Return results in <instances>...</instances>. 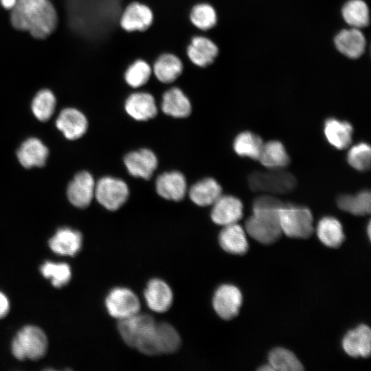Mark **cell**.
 <instances>
[{
  "mask_svg": "<svg viewBox=\"0 0 371 371\" xmlns=\"http://www.w3.org/2000/svg\"><path fill=\"white\" fill-rule=\"evenodd\" d=\"M10 23L18 30L43 39L56 28L58 14L50 0H17L10 10Z\"/></svg>",
  "mask_w": 371,
  "mask_h": 371,
  "instance_id": "obj_1",
  "label": "cell"
},
{
  "mask_svg": "<svg viewBox=\"0 0 371 371\" xmlns=\"http://www.w3.org/2000/svg\"><path fill=\"white\" fill-rule=\"evenodd\" d=\"M157 322L150 315L139 313L119 321L118 330L123 341L136 348L151 332Z\"/></svg>",
  "mask_w": 371,
  "mask_h": 371,
  "instance_id": "obj_10",
  "label": "cell"
},
{
  "mask_svg": "<svg viewBox=\"0 0 371 371\" xmlns=\"http://www.w3.org/2000/svg\"><path fill=\"white\" fill-rule=\"evenodd\" d=\"M316 232L319 240L330 248L339 247L345 238L341 223L333 216H325L320 219Z\"/></svg>",
  "mask_w": 371,
  "mask_h": 371,
  "instance_id": "obj_30",
  "label": "cell"
},
{
  "mask_svg": "<svg viewBox=\"0 0 371 371\" xmlns=\"http://www.w3.org/2000/svg\"><path fill=\"white\" fill-rule=\"evenodd\" d=\"M324 132L328 142L337 149L347 148L352 141V127L350 123L335 118L327 119Z\"/></svg>",
  "mask_w": 371,
  "mask_h": 371,
  "instance_id": "obj_27",
  "label": "cell"
},
{
  "mask_svg": "<svg viewBox=\"0 0 371 371\" xmlns=\"http://www.w3.org/2000/svg\"><path fill=\"white\" fill-rule=\"evenodd\" d=\"M263 142L257 135L245 131L238 134L234 142V149L240 156L258 159Z\"/></svg>",
  "mask_w": 371,
  "mask_h": 371,
  "instance_id": "obj_35",
  "label": "cell"
},
{
  "mask_svg": "<svg viewBox=\"0 0 371 371\" xmlns=\"http://www.w3.org/2000/svg\"><path fill=\"white\" fill-rule=\"evenodd\" d=\"M181 338L171 324L156 322L153 329L136 347L143 354L157 355L175 352L179 348Z\"/></svg>",
  "mask_w": 371,
  "mask_h": 371,
  "instance_id": "obj_5",
  "label": "cell"
},
{
  "mask_svg": "<svg viewBox=\"0 0 371 371\" xmlns=\"http://www.w3.org/2000/svg\"><path fill=\"white\" fill-rule=\"evenodd\" d=\"M95 182L87 172H78L68 185L67 197L72 205L80 208L87 207L95 195Z\"/></svg>",
  "mask_w": 371,
  "mask_h": 371,
  "instance_id": "obj_14",
  "label": "cell"
},
{
  "mask_svg": "<svg viewBox=\"0 0 371 371\" xmlns=\"http://www.w3.org/2000/svg\"><path fill=\"white\" fill-rule=\"evenodd\" d=\"M48 149L36 138H29L21 145L16 155L21 164L26 168L43 166L47 159Z\"/></svg>",
  "mask_w": 371,
  "mask_h": 371,
  "instance_id": "obj_24",
  "label": "cell"
},
{
  "mask_svg": "<svg viewBox=\"0 0 371 371\" xmlns=\"http://www.w3.org/2000/svg\"><path fill=\"white\" fill-rule=\"evenodd\" d=\"M368 235L369 236V238H370V234H371V232H370V223L368 224Z\"/></svg>",
  "mask_w": 371,
  "mask_h": 371,
  "instance_id": "obj_43",
  "label": "cell"
},
{
  "mask_svg": "<svg viewBox=\"0 0 371 371\" xmlns=\"http://www.w3.org/2000/svg\"><path fill=\"white\" fill-rule=\"evenodd\" d=\"M258 159L263 166L273 170L282 169L289 163L284 146L275 140L263 144Z\"/></svg>",
  "mask_w": 371,
  "mask_h": 371,
  "instance_id": "obj_32",
  "label": "cell"
},
{
  "mask_svg": "<svg viewBox=\"0 0 371 371\" xmlns=\"http://www.w3.org/2000/svg\"><path fill=\"white\" fill-rule=\"evenodd\" d=\"M255 172L248 179L251 190L272 194H284L293 190L296 181L291 173L281 169Z\"/></svg>",
  "mask_w": 371,
  "mask_h": 371,
  "instance_id": "obj_6",
  "label": "cell"
},
{
  "mask_svg": "<svg viewBox=\"0 0 371 371\" xmlns=\"http://www.w3.org/2000/svg\"><path fill=\"white\" fill-rule=\"evenodd\" d=\"M370 146L365 142H361L350 148L347 159L348 164L355 169L365 171L370 166Z\"/></svg>",
  "mask_w": 371,
  "mask_h": 371,
  "instance_id": "obj_39",
  "label": "cell"
},
{
  "mask_svg": "<svg viewBox=\"0 0 371 371\" xmlns=\"http://www.w3.org/2000/svg\"><path fill=\"white\" fill-rule=\"evenodd\" d=\"M56 105L54 93L48 88L37 91L32 98L31 108L37 119L45 122L53 115Z\"/></svg>",
  "mask_w": 371,
  "mask_h": 371,
  "instance_id": "obj_34",
  "label": "cell"
},
{
  "mask_svg": "<svg viewBox=\"0 0 371 371\" xmlns=\"http://www.w3.org/2000/svg\"><path fill=\"white\" fill-rule=\"evenodd\" d=\"M124 164L133 177L148 179L157 168V159L152 150L141 149L128 153Z\"/></svg>",
  "mask_w": 371,
  "mask_h": 371,
  "instance_id": "obj_20",
  "label": "cell"
},
{
  "mask_svg": "<svg viewBox=\"0 0 371 371\" xmlns=\"http://www.w3.org/2000/svg\"><path fill=\"white\" fill-rule=\"evenodd\" d=\"M218 54L217 44L203 34L192 36L186 48L188 60L199 68H206L211 65Z\"/></svg>",
  "mask_w": 371,
  "mask_h": 371,
  "instance_id": "obj_11",
  "label": "cell"
},
{
  "mask_svg": "<svg viewBox=\"0 0 371 371\" xmlns=\"http://www.w3.org/2000/svg\"><path fill=\"white\" fill-rule=\"evenodd\" d=\"M243 296L240 289L234 285H221L214 292L212 306L216 314L223 319L229 320L239 313Z\"/></svg>",
  "mask_w": 371,
  "mask_h": 371,
  "instance_id": "obj_12",
  "label": "cell"
},
{
  "mask_svg": "<svg viewBox=\"0 0 371 371\" xmlns=\"http://www.w3.org/2000/svg\"><path fill=\"white\" fill-rule=\"evenodd\" d=\"M259 370L265 371V370H273L272 368L268 364L265 365L259 368Z\"/></svg>",
  "mask_w": 371,
  "mask_h": 371,
  "instance_id": "obj_42",
  "label": "cell"
},
{
  "mask_svg": "<svg viewBox=\"0 0 371 371\" xmlns=\"http://www.w3.org/2000/svg\"><path fill=\"white\" fill-rule=\"evenodd\" d=\"M218 12L208 2H199L194 4L189 12L190 23L201 33L213 29L218 23Z\"/></svg>",
  "mask_w": 371,
  "mask_h": 371,
  "instance_id": "obj_28",
  "label": "cell"
},
{
  "mask_svg": "<svg viewBox=\"0 0 371 371\" xmlns=\"http://www.w3.org/2000/svg\"><path fill=\"white\" fill-rule=\"evenodd\" d=\"M185 177L179 172H164L156 181V190L161 197L172 201L181 200L186 192Z\"/></svg>",
  "mask_w": 371,
  "mask_h": 371,
  "instance_id": "obj_22",
  "label": "cell"
},
{
  "mask_svg": "<svg viewBox=\"0 0 371 371\" xmlns=\"http://www.w3.org/2000/svg\"><path fill=\"white\" fill-rule=\"evenodd\" d=\"M161 110L175 117H186L191 113V102L179 86H170L161 95Z\"/></svg>",
  "mask_w": 371,
  "mask_h": 371,
  "instance_id": "obj_19",
  "label": "cell"
},
{
  "mask_svg": "<svg viewBox=\"0 0 371 371\" xmlns=\"http://www.w3.org/2000/svg\"><path fill=\"white\" fill-rule=\"evenodd\" d=\"M222 249L236 255L245 254L249 248L245 230L237 223L224 226L218 236Z\"/></svg>",
  "mask_w": 371,
  "mask_h": 371,
  "instance_id": "obj_26",
  "label": "cell"
},
{
  "mask_svg": "<svg viewBox=\"0 0 371 371\" xmlns=\"http://www.w3.org/2000/svg\"><path fill=\"white\" fill-rule=\"evenodd\" d=\"M98 201L109 210H116L127 200L128 188L121 179L105 177L101 178L95 187Z\"/></svg>",
  "mask_w": 371,
  "mask_h": 371,
  "instance_id": "obj_8",
  "label": "cell"
},
{
  "mask_svg": "<svg viewBox=\"0 0 371 371\" xmlns=\"http://www.w3.org/2000/svg\"><path fill=\"white\" fill-rule=\"evenodd\" d=\"M345 21L355 28H361L369 24V10L362 0H350L342 8Z\"/></svg>",
  "mask_w": 371,
  "mask_h": 371,
  "instance_id": "obj_36",
  "label": "cell"
},
{
  "mask_svg": "<svg viewBox=\"0 0 371 371\" xmlns=\"http://www.w3.org/2000/svg\"><path fill=\"white\" fill-rule=\"evenodd\" d=\"M212 205L211 218L217 225L226 226L237 223L243 216V204L235 196L221 195Z\"/></svg>",
  "mask_w": 371,
  "mask_h": 371,
  "instance_id": "obj_17",
  "label": "cell"
},
{
  "mask_svg": "<svg viewBox=\"0 0 371 371\" xmlns=\"http://www.w3.org/2000/svg\"><path fill=\"white\" fill-rule=\"evenodd\" d=\"M45 333L35 326H25L16 335L11 345L12 355L19 360H37L42 358L47 349Z\"/></svg>",
  "mask_w": 371,
  "mask_h": 371,
  "instance_id": "obj_4",
  "label": "cell"
},
{
  "mask_svg": "<svg viewBox=\"0 0 371 371\" xmlns=\"http://www.w3.org/2000/svg\"><path fill=\"white\" fill-rule=\"evenodd\" d=\"M17 0H0V5L6 10H12L16 5Z\"/></svg>",
  "mask_w": 371,
  "mask_h": 371,
  "instance_id": "obj_41",
  "label": "cell"
},
{
  "mask_svg": "<svg viewBox=\"0 0 371 371\" xmlns=\"http://www.w3.org/2000/svg\"><path fill=\"white\" fill-rule=\"evenodd\" d=\"M126 113L136 120L145 121L154 117L157 107L154 95L149 91L140 90L128 94L124 103Z\"/></svg>",
  "mask_w": 371,
  "mask_h": 371,
  "instance_id": "obj_15",
  "label": "cell"
},
{
  "mask_svg": "<svg viewBox=\"0 0 371 371\" xmlns=\"http://www.w3.org/2000/svg\"><path fill=\"white\" fill-rule=\"evenodd\" d=\"M189 196L199 206L212 205L221 196V187L215 179L206 178L191 187Z\"/></svg>",
  "mask_w": 371,
  "mask_h": 371,
  "instance_id": "obj_29",
  "label": "cell"
},
{
  "mask_svg": "<svg viewBox=\"0 0 371 371\" xmlns=\"http://www.w3.org/2000/svg\"><path fill=\"white\" fill-rule=\"evenodd\" d=\"M148 308L156 313L167 311L173 302V293L170 286L159 278L150 280L144 292Z\"/></svg>",
  "mask_w": 371,
  "mask_h": 371,
  "instance_id": "obj_16",
  "label": "cell"
},
{
  "mask_svg": "<svg viewBox=\"0 0 371 371\" xmlns=\"http://www.w3.org/2000/svg\"><path fill=\"white\" fill-rule=\"evenodd\" d=\"M283 203L276 197L265 194L253 203V214L245 223L247 233L260 243L269 245L279 239L282 233L278 213Z\"/></svg>",
  "mask_w": 371,
  "mask_h": 371,
  "instance_id": "obj_2",
  "label": "cell"
},
{
  "mask_svg": "<svg viewBox=\"0 0 371 371\" xmlns=\"http://www.w3.org/2000/svg\"><path fill=\"white\" fill-rule=\"evenodd\" d=\"M269 365L273 370L301 371L303 366L297 357L290 350L277 348L269 354Z\"/></svg>",
  "mask_w": 371,
  "mask_h": 371,
  "instance_id": "obj_37",
  "label": "cell"
},
{
  "mask_svg": "<svg viewBox=\"0 0 371 371\" xmlns=\"http://www.w3.org/2000/svg\"><path fill=\"white\" fill-rule=\"evenodd\" d=\"M41 272L49 278L54 286L60 288L67 284L71 276L70 267L67 263H54L47 261L41 267Z\"/></svg>",
  "mask_w": 371,
  "mask_h": 371,
  "instance_id": "obj_38",
  "label": "cell"
},
{
  "mask_svg": "<svg viewBox=\"0 0 371 371\" xmlns=\"http://www.w3.org/2000/svg\"><path fill=\"white\" fill-rule=\"evenodd\" d=\"M10 308V303L6 295L0 291V319L5 317Z\"/></svg>",
  "mask_w": 371,
  "mask_h": 371,
  "instance_id": "obj_40",
  "label": "cell"
},
{
  "mask_svg": "<svg viewBox=\"0 0 371 371\" xmlns=\"http://www.w3.org/2000/svg\"><path fill=\"white\" fill-rule=\"evenodd\" d=\"M152 76L151 65L144 59L137 58L126 67L123 73V79L128 87L138 89L145 87Z\"/></svg>",
  "mask_w": 371,
  "mask_h": 371,
  "instance_id": "obj_31",
  "label": "cell"
},
{
  "mask_svg": "<svg viewBox=\"0 0 371 371\" xmlns=\"http://www.w3.org/2000/svg\"><path fill=\"white\" fill-rule=\"evenodd\" d=\"M338 207L354 215L363 216L370 212L371 195L368 190L356 194H342L337 199Z\"/></svg>",
  "mask_w": 371,
  "mask_h": 371,
  "instance_id": "obj_33",
  "label": "cell"
},
{
  "mask_svg": "<svg viewBox=\"0 0 371 371\" xmlns=\"http://www.w3.org/2000/svg\"><path fill=\"white\" fill-rule=\"evenodd\" d=\"M105 306L109 314L119 321L138 313L141 307L137 295L124 287L111 289L106 297Z\"/></svg>",
  "mask_w": 371,
  "mask_h": 371,
  "instance_id": "obj_7",
  "label": "cell"
},
{
  "mask_svg": "<svg viewBox=\"0 0 371 371\" xmlns=\"http://www.w3.org/2000/svg\"><path fill=\"white\" fill-rule=\"evenodd\" d=\"M153 77L160 83L172 85L182 74L183 63L175 54L163 52L152 64Z\"/></svg>",
  "mask_w": 371,
  "mask_h": 371,
  "instance_id": "obj_13",
  "label": "cell"
},
{
  "mask_svg": "<svg viewBox=\"0 0 371 371\" xmlns=\"http://www.w3.org/2000/svg\"><path fill=\"white\" fill-rule=\"evenodd\" d=\"M154 14L146 3L133 1L123 8L119 19V25L126 32H143L153 24Z\"/></svg>",
  "mask_w": 371,
  "mask_h": 371,
  "instance_id": "obj_9",
  "label": "cell"
},
{
  "mask_svg": "<svg viewBox=\"0 0 371 371\" xmlns=\"http://www.w3.org/2000/svg\"><path fill=\"white\" fill-rule=\"evenodd\" d=\"M56 124L66 138L76 139L85 133L88 123L87 118L80 111L74 108H66L60 111Z\"/></svg>",
  "mask_w": 371,
  "mask_h": 371,
  "instance_id": "obj_21",
  "label": "cell"
},
{
  "mask_svg": "<svg viewBox=\"0 0 371 371\" xmlns=\"http://www.w3.org/2000/svg\"><path fill=\"white\" fill-rule=\"evenodd\" d=\"M337 49L346 56L357 58L363 53L366 39L363 33L357 28L341 30L335 38Z\"/></svg>",
  "mask_w": 371,
  "mask_h": 371,
  "instance_id": "obj_25",
  "label": "cell"
},
{
  "mask_svg": "<svg viewBox=\"0 0 371 371\" xmlns=\"http://www.w3.org/2000/svg\"><path fill=\"white\" fill-rule=\"evenodd\" d=\"M282 233L295 238H308L313 233V218L310 210L304 206L282 205L278 213Z\"/></svg>",
  "mask_w": 371,
  "mask_h": 371,
  "instance_id": "obj_3",
  "label": "cell"
},
{
  "mask_svg": "<svg viewBox=\"0 0 371 371\" xmlns=\"http://www.w3.org/2000/svg\"><path fill=\"white\" fill-rule=\"evenodd\" d=\"M345 352L352 357H368L371 351V330L366 324H361L349 330L342 340Z\"/></svg>",
  "mask_w": 371,
  "mask_h": 371,
  "instance_id": "obj_18",
  "label": "cell"
},
{
  "mask_svg": "<svg viewBox=\"0 0 371 371\" xmlns=\"http://www.w3.org/2000/svg\"><path fill=\"white\" fill-rule=\"evenodd\" d=\"M82 243V237L80 232L69 227H62L50 238L49 246L57 254L74 256L81 249Z\"/></svg>",
  "mask_w": 371,
  "mask_h": 371,
  "instance_id": "obj_23",
  "label": "cell"
}]
</instances>
